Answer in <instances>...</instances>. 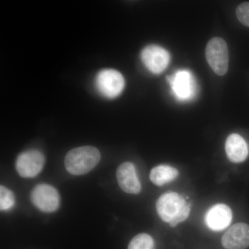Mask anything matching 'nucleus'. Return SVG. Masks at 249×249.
Returning <instances> with one entry per match:
<instances>
[{"label":"nucleus","mask_w":249,"mask_h":249,"mask_svg":"<svg viewBox=\"0 0 249 249\" xmlns=\"http://www.w3.org/2000/svg\"><path fill=\"white\" fill-rule=\"evenodd\" d=\"M178 175L176 168L168 165H160L152 168L150 178L156 186H161L176 179Z\"/></svg>","instance_id":"nucleus-13"},{"label":"nucleus","mask_w":249,"mask_h":249,"mask_svg":"<svg viewBox=\"0 0 249 249\" xmlns=\"http://www.w3.org/2000/svg\"><path fill=\"white\" fill-rule=\"evenodd\" d=\"M95 83L98 92L108 98L119 96L125 84L123 75L115 70H103L100 71Z\"/></svg>","instance_id":"nucleus-4"},{"label":"nucleus","mask_w":249,"mask_h":249,"mask_svg":"<svg viewBox=\"0 0 249 249\" xmlns=\"http://www.w3.org/2000/svg\"><path fill=\"white\" fill-rule=\"evenodd\" d=\"M232 211L227 205L218 204L211 207L206 213L205 222L211 230L219 231L230 225Z\"/></svg>","instance_id":"nucleus-11"},{"label":"nucleus","mask_w":249,"mask_h":249,"mask_svg":"<svg viewBox=\"0 0 249 249\" xmlns=\"http://www.w3.org/2000/svg\"><path fill=\"white\" fill-rule=\"evenodd\" d=\"M226 249H246L249 247V225L238 223L232 226L222 237Z\"/></svg>","instance_id":"nucleus-9"},{"label":"nucleus","mask_w":249,"mask_h":249,"mask_svg":"<svg viewBox=\"0 0 249 249\" xmlns=\"http://www.w3.org/2000/svg\"><path fill=\"white\" fill-rule=\"evenodd\" d=\"M206 58L209 66L218 76H224L227 73L229 53L227 42L224 39L215 37L208 42Z\"/></svg>","instance_id":"nucleus-3"},{"label":"nucleus","mask_w":249,"mask_h":249,"mask_svg":"<svg viewBox=\"0 0 249 249\" xmlns=\"http://www.w3.org/2000/svg\"><path fill=\"white\" fill-rule=\"evenodd\" d=\"M101 157V152L95 147H76L67 154L65 159V168L71 175H85L97 165Z\"/></svg>","instance_id":"nucleus-2"},{"label":"nucleus","mask_w":249,"mask_h":249,"mask_svg":"<svg viewBox=\"0 0 249 249\" xmlns=\"http://www.w3.org/2000/svg\"><path fill=\"white\" fill-rule=\"evenodd\" d=\"M15 196L11 190L6 187H0V209L1 211H8L14 207L15 205Z\"/></svg>","instance_id":"nucleus-15"},{"label":"nucleus","mask_w":249,"mask_h":249,"mask_svg":"<svg viewBox=\"0 0 249 249\" xmlns=\"http://www.w3.org/2000/svg\"><path fill=\"white\" fill-rule=\"evenodd\" d=\"M157 211L163 222L175 227L189 216L191 206L178 193L168 192L162 195L157 201Z\"/></svg>","instance_id":"nucleus-1"},{"label":"nucleus","mask_w":249,"mask_h":249,"mask_svg":"<svg viewBox=\"0 0 249 249\" xmlns=\"http://www.w3.org/2000/svg\"><path fill=\"white\" fill-rule=\"evenodd\" d=\"M154 247L155 242L151 236L146 233H141L131 240L128 249H154Z\"/></svg>","instance_id":"nucleus-14"},{"label":"nucleus","mask_w":249,"mask_h":249,"mask_svg":"<svg viewBox=\"0 0 249 249\" xmlns=\"http://www.w3.org/2000/svg\"><path fill=\"white\" fill-rule=\"evenodd\" d=\"M141 58L147 70L155 74L164 71L170 61V55L168 51L155 45L147 46L142 49Z\"/></svg>","instance_id":"nucleus-8"},{"label":"nucleus","mask_w":249,"mask_h":249,"mask_svg":"<svg viewBox=\"0 0 249 249\" xmlns=\"http://www.w3.org/2000/svg\"><path fill=\"white\" fill-rule=\"evenodd\" d=\"M225 150L228 159L232 163H239L245 161L249 155L247 142L237 134H232L228 137Z\"/></svg>","instance_id":"nucleus-12"},{"label":"nucleus","mask_w":249,"mask_h":249,"mask_svg":"<svg viewBox=\"0 0 249 249\" xmlns=\"http://www.w3.org/2000/svg\"><path fill=\"white\" fill-rule=\"evenodd\" d=\"M175 96L179 101H188L196 96V84L194 77L188 70H179L167 78Z\"/></svg>","instance_id":"nucleus-6"},{"label":"nucleus","mask_w":249,"mask_h":249,"mask_svg":"<svg viewBox=\"0 0 249 249\" xmlns=\"http://www.w3.org/2000/svg\"><path fill=\"white\" fill-rule=\"evenodd\" d=\"M45 162V158L42 152L37 150H27L18 156L16 170L22 178H35L42 171Z\"/></svg>","instance_id":"nucleus-7"},{"label":"nucleus","mask_w":249,"mask_h":249,"mask_svg":"<svg viewBox=\"0 0 249 249\" xmlns=\"http://www.w3.org/2000/svg\"><path fill=\"white\" fill-rule=\"evenodd\" d=\"M116 178L121 189L129 194H139L142 190L135 167L130 162L122 163L116 171Z\"/></svg>","instance_id":"nucleus-10"},{"label":"nucleus","mask_w":249,"mask_h":249,"mask_svg":"<svg viewBox=\"0 0 249 249\" xmlns=\"http://www.w3.org/2000/svg\"><path fill=\"white\" fill-rule=\"evenodd\" d=\"M31 199L40 211L45 213H53L60 206V198L58 192L49 184L37 185L32 190Z\"/></svg>","instance_id":"nucleus-5"},{"label":"nucleus","mask_w":249,"mask_h":249,"mask_svg":"<svg viewBox=\"0 0 249 249\" xmlns=\"http://www.w3.org/2000/svg\"><path fill=\"white\" fill-rule=\"evenodd\" d=\"M236 16L242 24L249 27V2L239 5L236 9Z\"/></svg>","instance_id":"nucleus-16"}]
</instances>
